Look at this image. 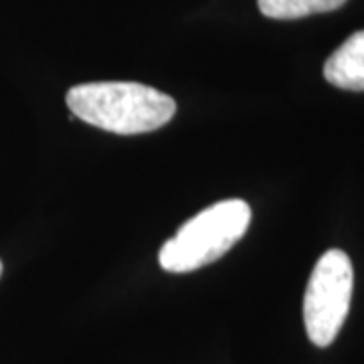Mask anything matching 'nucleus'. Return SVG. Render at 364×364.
I'll list each match as a JSON object with an SVG mask.
<instances>
[{"instance_id": "obj_1", "label": "nucleus", "mask_w": 364, "mask_h": 364, "mask_svg": "<svg viewBox=\"0 0 364 364\" xmlns=\"http://www.w3.org/2000/svg\"><path fill=\"white\" fill-rule=\"evenodd\" d=\"M65 100L85 124L122 136L158 130L176 114L170 95L134 81L81 83L67 91Z\"/></svg>"}, {"instance_id": "obj_2", "label": "nucleus", "mask_w": 364, "mask_h": 364, "mask_svg": "<svg viewBox=\"0 0 364 364\" xmlns=\"http://www.w3.org/2000/svg\"><path fill=\"white\" fill-rule=\"evenodd\" d=\"M251 207L241 198H227L200 210L168 239L158 261L164 272L188 273L223 257L245 235Z\"/></svg>"}, {"instance_id": "obj_3", "label": "nucleus", "mask_w": 364, "mask_h": 364, "mask_svg": "<svg viewBox=\"0 0 364 364\" xmlns=\"http://www.w3.org/2000/svg\"><path fill=\"white\" fill-rule=\"evenodd\" d=\"M352 272L350 257L330 249L318 259L304 296V324L312 344L326 348L330 346L350 310Z\"/></svg>"}, {"instance_id": "obj_4", "label": "nucleus", "mask_w": 364, "mask_h": 364, "mask_svg": "<svg viewBox=\"0 0 364 364\" xmlns=\"http://www.w3.org/2000/svg\"><path fill=\"white\" fill-rule=\"evenodd\" d=\"M324 77L340 90L364 91V31L350 35L328 57Z\"/></svg>"}, {"instance_id": "obj_5", "label": "nucleus", "mask_w": 364, "mask_h": 364, "mask_svg": "<svg viewBox=\"0 0 364 364\" xmlns=\"http://www.w3.org/2000/svg\"><path fill=\"white\" fill-rule=\"evenodd\" d=\"M348 0H257L261 14L277 21L304 18L310 14L336 11Z\"/></svg>"}, {"instance_id": "obj_6", "label": "nucleus", "mask_w": 364, "mask_h": 364, "mask_svg": "<svg viewBox=\"0 0 364 364\" xmlns=\"http://www.w3.org/2000/svg\"><path fill=\"white\" fill-rule=\"evenodd\" d=\"M0 275H2V261H0Z\"/></svg>"}]
</instances>
